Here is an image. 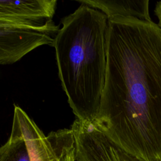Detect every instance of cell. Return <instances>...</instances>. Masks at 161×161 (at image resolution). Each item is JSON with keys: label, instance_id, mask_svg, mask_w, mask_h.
<instances>
[{"label": "cell", "instance_id": "cell-4", "mask_svg": "<svg viewBox=\"0 0 161 161\" xmlns=\"http://www.w3.org/2000/svg\"><path fill=\"white\" fill-rule=\"evenodd\" d=\"M55 0L0 1V21L39 25L52 20Z\"/></svg>", "mask_w": 161, "mask_h": 161}, {"label": "cell", "instance_id": "cell-5", "mask_svg": "<svg viewBox=\"0 0 161 161\" xmlns=\"http://www.w3.org/2000/svg\"><path fill=\"white\" fill-rule=\"evenodd\" d=\"M12 125L16 126L21 134L30 161H58L47 136L18 106H14Z\"/></svg>", "mask_w": 161, "mask_h": 161}, {"label": "cell", "instance_id": "cell-6", "mask_svg": "<svg viewBox=\"0 0 161 161\" xmlns=\"http://www.w3.org/2000/svg\"><path fill=\"white\" fill-rule=\"evenodd\" d=\"M78 1L101 11L107 16L108 18L121 16L152 21L149 13L148 0H79Z\"/></svg>", "mask_w": 161, "mask_h": 161}, {"label": "cell", "instance_id": "cell-10", "mask_svg": "<svg viewBox=\"0 0 161 161\" xmlns=\"http://www.w3.org/2000/svg\"><path fill=\"white\" fill-rule=\"evenodd\" d=\"M160 161H161V160H160Z\"/></svg>", "mask_w": 161, "mask_h": 161}, {"label": "cell", "instance_id": "cell-8", "mask_svg": "<svg viewBox=\"0 0 161 161\" xmlns=\"http://www.w3.org/2000/svg\"><path fill=\"white\" fill-rule=\"evenodd\" d=\"M117 161H140L135 157L129 155L118 147Z\"/></svg>", "mask_w": 161, "mask_h": 161}, {"label": "cell", "instance_id": "cell-7", "mask_svg": "<svg viewBox=\"0 0 161 161\" xmlns=\"http://www.w3.org/2000/svg\"><path fill=\"white\" fill-rule=\"evenodd\" d=\"M0 161H30L23 138L13 125L9 139L0 147Z\"/></svg>", "mask_w": 161, "mask_h": 161}, {"label": "cell", "instance_id": "cell-1", "mask_svg": "<svg viewBox=\"0 0 161 161\" xmlns=\"http://www.w3.org/2000/svg\"><path fill=\"white\" fill-rule=\"evenodd\" d=\"M93 123L140 161L161 160V28L133 17L108 18L106 69Z\"/></svg>", "mask_w": 161, "mask_h": 161}, {"label": "cell", "instance_id": "cell-2", "mask_svg": "<svg viewBox=\"0 0 161 161\" xmlns=\"http://www.w3.org/2000/svg\"><path fill=\"white\" fill-rule=\"evenodd\" d=\"M107 16L81 4L61 21L55 48L58 76L77 119L93 123L97 116L106 69Z\"/></svg>", "mask_w": 161, "mask_h": 161}, {"label": "cell", "instance_id": "cell-3", "mask_svg": "<svg viewBox=\"0 0 161 161\" xmlns=\"http://www.w3.org/2000/svg\"><path fill=\"white\" fill-rule=\"evenodd\" d=\"M58 29L52 20L39 25L0 21V65L13 64L40 46H52Z\"/></svg>", "mask_w": 161, "mask_h": 161}, {"label": "cell", "instance_id": "cell-9", "mask_svg": "<svg viewBox=\"0 0 161 161\" xmlns=\"http://www.w3.org/2000/svg\"><path fill=\"white\" fill-rule=\"evenodd\" d=\"M155 13L158 19V26L161 28V1L157 3L155 8Z\"/></svg>", "mask_w": 161, "mask_h": 161}]
</instances>
